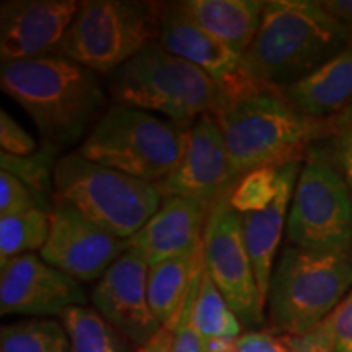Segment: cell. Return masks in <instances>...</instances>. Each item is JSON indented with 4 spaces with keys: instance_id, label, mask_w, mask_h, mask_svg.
Returning <instances> with one entry per match:
<instances>
[{
    "instance_id": "6da1fadb",
    "label": "cell",
    "mask_w": 352,
    "mask_h": 352,
    "mask_svg": "<svg viewBox=\"0 0 352 352\" xmlns=\"http://www.w3.org/2000/svg\"><path fill=\"white\" fill-rule=\"evenodd\" d=\"M0 87L32 118L43 147L56 153L77 144L107 107L98 74L60 54L2 63Z\"/></svg>"
},
{
    "instance_id": "7a4b0ae2",
    "label": "cell",
    "mask_w": 352,
    "mask_h": 352,
    "mask_svg": "<svg viewBox=\"0 0 352 352\" xmlns=\"http://www.w3.org/2000/svg\"><path fill=\"white\" fill-rule=\"evenodd\" d=\"M352 43V30L334 20L321 2L270 0L252 46L250 70L264 85L280 88L300 80Z\"/></svg>"
},
{
    "instance_id": "3957f363",
    "label": "cell",
    "mask_w": 352,
    "mask_h": 352,
    "mask_svg": "<svg viewBox=\"0 0 352 352\" xmlns=\"http://www.w3.org/2000/svg\"><path fill=\"white\" fill-rule=\"evenodd\" d=\"M214 118L239 178L264 166L302 160L311 144L329 131V121L303 116L272 87L222 101Z\"/></svg>"
},
{
    "instance_id": "277c9868",
    "label": "cell",
    "mask_w": 352,
    "mask_h": 352,
    "mask_svg": "<svg viewBox=\"0 0 352 352\" xmlns=\"http://www.w3.org/2000/svg\"><path fill=\"white\" fill-rule=\"evenodd\" d=\"M113 103L155 111L189 124L222 104V91L202 72L158 43L148 44L108 77Z\"/></svg>"
},
{
    "instance_id": "5b68a950",
    "label": "cell",
    "mask_w": 352,
    "mask_h": 352,
    "mask_svg": "<svg viewBox=\"0 0 352 352\" xmlns=\"http://www.w3.org/2000/svg\"><path fill=\"white\" fill-rule=\"evenodd\" d=\"M352 290V246L311 252L285 246L271 277L267 305L279 333L302 336L323 323Z\"/></svg>"
},
{
    "instance_id": "8992f818",
    "label": "cell",
    "mask_w": 352,
    "mask_h": 352,
    "mask_svg": "<svg viewBox=\"0 0 352 352\" xmlns=\"http://www.w3.org/2000/svg\"><path fill=\"white\" fill-rule=\"evenodd\" d=\"M189 124L113 103L88 132L78 153L88 160L158 184L178 165Z\"/></svg>"
},
{
    "instance_id": "52a82bcc",
    "label": "cell",
    "mask_w": 352,
    "mask_h": 352,
    "mask_svg": "<svg viewBox=\"0 0 352 352\" xmlns=\"http://www.w3.org/2000/svg\"><path fill=\"white\" fill-rule=\"evenodd\" d=\"M54 197L121 240L132 239L164 199L155 184L88 160L78 152L57 160Z\"/></svg>"
},
{
    "instance_id": "ba28073f",
    "label": "cell",
    "mask_w": 352,
    "mask_h": 352,
    "mask_svg": "<svg viewBox=\"0 0 352 352\" xmlns=\"http://www.w3.org/2000/svg\"><path fill=\"white\" fill-rule=\"evenodd\" d=\"M157 36L158 2L85 0L57 54L109 77Z\"/></svg>"
},
{
    "instance_id": "9c48e42d",
    "label": "cell",
    "mask_w": 352,
    "mask_h": 352,
    "mask_svg": "<svg viewBox=\"0 0 352 352\" xmlns=\"http://www.w3.org/2000/svg\"><path fill=\"white\" fill-rule=\"evenodd\" d=\"M289 245L311 252L352 246V188L328 152H307L287 217Z\"/></svg>"
},
{
    "instance_id": "30bf717a",
    "label": "cell",
    "mask_w": 352,
    "mask_h": 352,
    "mask_svg": "<svg viewBox=\"0 0 352 352\" xmlns=\"http://www.w3.org/2000/svg\"><path fill=\"white\" fill-rule=\"evenodd\" d=\"M228 195L210 209L202 236V259L243 328L254 329L263 324L266 300L246 250L240 214L230 206Z\"/></svg>"
},
{
    "instance_id": "8fae6325",
    "label": "cell",
    "mask_w": 352,
    "mask_h": 352,
    "mask_svg": "<svg viewBox=\"0 0 352 352\" xmlns=\"http://www.w3.org/2000/svg\"><path fill=\"white\" fill-rule=\"evenodd\" d=\"M157 43L208 74L222 91V101L240 98L267 87L253 76L241 52L233 51L192 23L178 2H158Z\"/></svg>"
},
{
    "instance_id": "7c38bea8",
    "label": "cell",
    "mask_w": 352,
    "mask_h": 352,
    "mask_svg": "<svg viewBox=\"0 0 352 352\" xmlns=\"http://www.w3.org/2000/svg\"><path fill=\"white\" fill-rule=\"evenodd\" d=\"M239 179L214 114H204L189 127L178 165L155 186L162 197H189L212 209Z\"/></svg>"
},
{
    "instance_id": "4fadbf2b",
    "label": "cell",
    "mask_w": 352,
    "mask_h": 352,
    "mask_svg": "<svg viewBox=\"0 0 352 352\" xmlns=\"http://www.w3.org/2000/svg\"><path fill=\"white\" fill-rule=\"evenodd\" d=\"M50 219V236L39 256L80 284L100 279L127 250V240L95 226L57 197Z\"/></svg>"
},
{
    "instance_id": "5bb4252c",
    "label": "cell",
    "mask_w": 352,
    "mask_h": 352,
    "mask_svg": "<svg viewBox=\"0 0 352 352\" xmlns=\"http://www.w3.org/2000/svg\"><path fill=\"white\" fill-rule=\"evenodd\" d=\"M82 284L36 254L0 264V314L51 318L76 305H87Z\"/></svg>"
},
{
    "instance_id": "9a60e30c",
    "label": "cell",
    "mask_w": 352,
    "mask_h": 352,
    "mask_svg": "<svg viewBox=\"0 0 352 352\" xmlns=\"http://www.w3.org/2000/svg\"><path fill=\"white\" fill-rule=\"evenodd\" d=\"M148 267L142 254L127 248L91 292L95 310L138 347L147 344L164 328L148 305Z\"/></svg>"
},
{
    "instance_id": "2e32d148",
    "label": "cell",
    "mask_w": 352,
    "mask_h": 352,
    "mask_svg": "<svg viewBox=\"0 0 352 352\" xmlns=\"http://www.w3.org/2000/svg\"><path fill=\"white\" fill-rule=\"evenodd\" d=\"M80 2L76 0H3L0 3L2 63L57 54Z\"/></svg>"
},
{
    "instance_id": "e0dca14e",
    "label": "cell",
    "mask_w": 352,
    "mask_h": 352,
    "mask_svg": "<svg viewBox=\"0 0 352 352\" xmlns=\"http://www.w3.org/2000/svg\"><path fill=\"white\" fill-rule=\"evenodd\" d=\"M209 212L195 199L166 196L148 222L127 240V248L142 254L148 266L201 252Z\"/></svg>"
},
{
    "instance_id": "ac0fdd59",
    "label": "cell",
    "mask_w": 352,
    "mask_h": 352,
    "mask_svg": "<svg viewBox=\"0 0 352 352\" xmlns=\"http://www.w3.org/2000/svg\"><path fill=\"white\" fill-rule=\"evenodd\" d=\"M285 101L315 121H329L352 104V43L292 85L280 88Z\"/></svg>"
},
{
    "instance_id": "d6986e66",
    "label": "cell",
    "mask_w": 352,
    "mask_h": 352,
    "mask_svg": "<svg viewBox=\"0 0 352 352\" xmlns=\"http://www.w3.org/2000/svg\"><path fill=\"white\" fill-rule=\"evenodd\" d=\"M300 170L302 164H298L290 171L279 195L266 208L240 215L246 250L252 258L254 276H256L259 290H261L266 303L271 277L274 272V259L277 250H279L280 239H283V232L287 226L290 202H292L294 189H296Z\"/></svg>"
},
{
    "instance_id": "ffe728a7",
    "label": "cell",
    "mask_w": 352,
    "mask_h": 352,
    "mask_svg": "<svg viewBox=\"0 0 352 352\" xmlns=\"http://www.w3.org/2000/svg\"><path fill=\"white\" fill-rule=\"evenodd\" d=\"M184 15L210 36L245 54L256 36L266 2L263 0H183Z\"/></svg>"
},
{
    "instance_id": "44dd1931",
    "label": "cell",
    "mask_w": 352,
    "mask_h": 352,
    "mask_svg": "<svg viewBox=\"0 0 352 352\" xmlns=\"http://www.w3.org/2000/svg\"><path fill=\"white\" fill-rule=\"evenodd\" d=\"M202 267V250L192 254L165 259L148 267V305L164 328L175 329L191 285Z\"/></svg>"
},
{
    "instance_id": "7402d4cb",
    "label": "cell",
    "mask_w": 352,
    "mask_h": 352,
    "mask_svg": "<svg viewBox=\"0 0 352 352\" xmlns=\"http://www.w3.org/2000/svg\"><path fill=\"white\" fill-rule=\"evenodd\" d=\"M59 321L67 333L70 352H129L126 338L95 308L70 307Z\"/></svg>"
},
{
    "instance_id": "603a6c76",
    "label": "cell",
    "mask_w": 352,
    "mask_h": 352,
    "mask_svg": "<svg viewBox=\"0 0 352 352\" xmlns=\"http://www.w3.org/2000/svg\"><path fill=\"white\" fill-rule=\"evenodd\" d=\"M192 323L204 341L239 340L243 334V324L223 298L208 271H202L191 308Z\"/></svg>"
},
{
    "instance_id": "cb8c5ba5",
    "label": "cell",
    "mask_w": 352,
    "mask_h": 352,
    "mask_svg": "<svg viewBox=\"0 0 352 352\" xmlns=\"http://www.w3.org/2000/svg\"><path fill=\"white\" fill-rule=\"evenodd\" d=\"M50 210L34 208L0 217V264L13 258L41 252L50 236Z\"/></svg>"
},
{
    "instance_id": "d4e9b609",
    "label": "cell",
    "mask_w": 352,
    "mask_h": 352,
    "mask_svg": "<svg viewBox=\"0 0 352 352\" xmlns=\"http://www.w3.org/2000/svg\"><path fill=\"white\" fill-rule=\"evenodd\" d=\"M0 352H70V342L60 321L26 318L3 324Z\"/></svg>"
},
{
    "instance_id": "484cf974",
    "label": "cell",
    "mask_w": 352,
    "mask_h": 352,
    "mask_svg": "<svg viewBox=\"0 0 352 352\" xmlns=\"http://www.w3.org/2000/svg\"><path fill=\"white\" fill-rule=\"evenodd\" d=\"M302 160H294L280 166H264L241 176L228 195L230 206L240 215L266 208L279 195L290 171Z\"/></svg>"
},
{
    "instance_id": "4316f807",
    "label": "cell",
    "mask_w": 352,
    "mask_h": 352,
    "mask_svg": "<svg viewBox=\"0 0 352 352\" xmlns=\"http://www.w3.org/2000/svg\"><path fill=\"white\" fill-rule=\"evenodd\" d=\"M57 155L59 153L41 145L39 151L30 157H13L0 153V166L21 179L51 210L52 201H54V168L59 160Z\"/></svg>"
},
{
    "instance_id": "83f0119b",
    "label": "cell",
    "mask_w": 352,
    "mask_h": 352,
    "mask_svg": "<svg viewBox=\"0 0 352 352\" xmlns=\"http://www.w3.org/2000/svg\"><path fill=\"white\" fill-rule=\"evenodd\" d=\"M327 138L331 140L329 157L352 188V104L340 116L329 120Z\"/></svg>"
},
{
    "instance_id": "f1b7e54d",
    "label": "cell",
    "mask_w": 352,
    "mask_h": 352,
    "mask_svg": "<svg viewBox=\"0 0 352 352\" xmlns=\"http://www.w3.org/2000/svg\"><path fill=\"white\" fill-rule=\"evenodd\" d=\"M34 208L50 210L21 179L6 170L0 171V217L26 212Z\"/></svg>"
},
{
    "instance_id": "f546056e",
    "label": "cell",
    "mask_w": 352,
    "mask_h": 352,
    "mask_svg": "<svg viewBox=\"0 0 352 352\" xmlns=\"http://www.w3.org/2000/svg\"><path fill=\"white\" fill-rule=\"evenodd\" d=\"M202 271H204V267H202ZM202 271L197 274L195 283L191 285V290H189L182 314H179L178 323H176L173 329V346H171V352H206L204 340L197 333L191 316L192 300H195L197 285L201 283Z\"/></svg>"
},
{
    "instance_id": "4dcf8cb0",
    "label": "cell",
    "mask_w": 352,
    "mask_h": 352,
    "mask_svg": "<svg viewBox=\"0 0 352 352\" xmlns=\"http://www.w3.org/2000/svg\"><path fill=\"white\" fill-rule=\"evenodd\" d=\"M0 147L2 153L13 157H30L39 151L36 140L3 109L0 111Z\"/></svg>"
},
{
    "instance_id": "1f68e13d",
    "label": "cell",
    "mask_w": 352,
    "mask_h": 352,
    "mask_svg": "<svg viewBox=\"0 0 352 352\" xmlns=\"http://www.w3.org/2000/svg\"><path fill=\"white\" fill-rule=\"evenodd\" d=\"M236 352H292V346L287 334L250 329L239 338Z\"/></svg>"
},
{
    "instance_id": "d6a6232c",
    "label": "cell",
    "mask_w": 352,
    "mask_h": 352,
    "mask_svg": "<svg viewBox=\"0 0 352 352\" xmlns=\"http://www.w3.org/2000/svg\"><path fill=\"white\" fill-rule=\"evenodd\" d=\"M334 352H352V290L329 315Z\"/></svg>"
},
{
    "instance_id": "836d02e7",
    "label": "cell",
    "mask_w": 352,
    "mask_h": 352,
    "mask_svg": "<svg viewBox=\"0 0 352 352\" xmlns=\"http://www.w3.org/2000/svg\"><path fill=\"white\" fill-rule=\"evenodd\" d=\"M292 352H334L329 316L302 336H290Z\"/></svg>"
},
{
    "instance_id": "e575fe53",
    "label": "cell",
    "mask_w": 352,
    "mask_h": 352,
    "mask_svg": "<svg viewBox=\"0 0 352 352\" xmlns=\"http://www.w3.org/2000/svg\"><path fill=\"white\" fill-rule=\"evenodd\" d=\"M321 6L334 20L352 30V0H323Z\"/></svg>"
},
{
    "instance_id": "d590c367",
    "label": "cell",
    "mask_w": 352,
    "mask_h": 352,
    "mask_svg": "<svg viewBox=\"0 0 352 352\" xmlns=\"http://www.w3.org/2000/svg\"><path fill=\"white\" fill-rule=\"evenodd\" d=\"M171 346H173V329L162 328V331L147 344L139 347L138 352H171Z\"/></svg>"
}]
</instances>
